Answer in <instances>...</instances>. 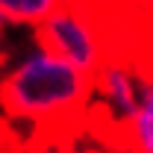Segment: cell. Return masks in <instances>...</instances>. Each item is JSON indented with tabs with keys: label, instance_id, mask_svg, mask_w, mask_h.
<instances>
[{
	"label": "cell",
	"instance_id": "8",
	"mask_svg": "<svg viewBox=\"0 0 153 153\" xmlns=\"http://www.w3.org/2000/svg\"><path fill=\"white\" fill-rule=\"evenodd\" d=\"M76 153H106V150L100 147V150H76Z\"/></svg>",
	"mask_w": 153,
	"mask_h": 153
},
{
	"label": "cell",
	"instance_id": "6",
	"mask_svg": "<svg viewBox=\"0 0 153 153\" xmlns=\"http://www.w3.org/2000/svg\"><path fill=\"white\" fill-rule=\"evenodd\" d=\"M6 59H9V56H6V50L0 47V71H3V65H6Z\"/></svg>",
	"mask_w": 153,
	"mask_h": 153
},
{
	"label": "cell",
	"instance_id": "5",
	"mask_svg": "<svg viewBox=\"0 0 153 153\" xmlns=\"http://www.w3.org/2000/svg\"><path fill=\"white\" fill-rule=\"evenodd\" d=\"M47 153H76V150H74V144H62V147H53Z\"/></svg>",
	"mask_w": 153,
	"mask_h": 153
},
{
	"label": "cell",
	"instance_id": "7",
	"mask_svg": "<svg viewBox=\"0 0 153 153\" xmlns=\"http://www.w3.org/2000/svg\"><path fill=\"white\" fill-rule=\"evenodd\" d=\"M3 30H6V15L0 12V36H3Z\"/></svg>",
	"mask_w": 153,
	"mask_h": 153
},
{
	"label": "cell",
	"instance_id": "2",
	"mask_svg": "<svg viewBox=\"0 0 153 153\" xmlns=\"http://www.w3.org/2000/svg\"><path fill=\"white\" fill-rule=\"evenodd\" d=\"M36 38L41 50L65 59L88 76H94L106 65L97 3H59L36 27Z\"/></svg>",
	"mask_w": 153,
	"mask_h": 153
},
{
	"label": "cell",
	"instance_id": "4",
	"mask_svg": "<svg viewBox=\"0 0 153 153\" xmlns=\"http://www.w3.org/2000/svg\"><path fill=\"white\" fill-rule=\"evenodd\" d=\"M59 3L53 0H0V12L6 15V21L15 24H41Z\"/></svg>",
	"mask_w": 153,
	"mask_h": 153
},
{
	"label": "cell",
	"instance_id": "3",
	"mask_svg": "<svg viewBox=\"0 0 153 153\" xmlns=\"http://www.w3.org/2000/svg\"><path fill=\"white\" fill-rule=\"evenodd\" d=\"M130 153H153V85L141 91V106L130 127Z\"/></svg>",
	"mask_w": 153,
	"mask_h": 153
},
{
	"label": "cell",
	"instance_id": "1",
	"mask_svg": "<svg viewBox=\"0 0 153 153\" xmlns=\"http://www.w3.org/2000/svg\"><path fill=\"white\" fill-rule=\"evenodd\" d=\"M94 103V76L76 71L47 50H33L0 76V112L9 124H30L36 130L33 147L41 153L74 144L85 130Z\"/></svg>",
	"mask_w": 153,
	"mask_h": 153
},
{
	"label": "cell",
	"instance_id": "9",
	"mask_svg": "<svg viewBox=\"0 0 153 153\" xmlns=\"http://www.w3.org/2000/svg\"><path fill=\"white\" fill-rule=\"evenodd\" d=\"M106 153H109V150H106Z\"/></svg>",
	"mask_w": 153,
	"mask_h": 153
}]
</instances>
